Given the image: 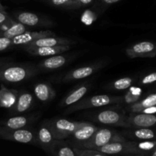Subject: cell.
<instances>
[{
  "mask_svg": "<svg viewBox=\"0 0 156 156\" xmlns=\"http://www.w3.org/2000/svg\"><path fill=\"white\" fill-rule=\"evenodd\" d=\"M79 2H80L81 5H88L91 4L93 0H79Z\"/></svg>",
  "mask_w": 156,
  "mask_h": 156,
  "instance_id": "obj_35",
  "label": "cell"
},
{
  "mask_svg": "<svg viewBox=\"0 0 156 156\" xmlns=\"http://www.w3.org/2000/svg\"><path fill=\"white\" fill-rule=\"evenodd\" d=\"M13 46L12 39L0 37V52L5 51Z\"/></svg>",
  "mask_w": 156,
  "mask_h": 156,
  "instance_id": "obj_31",
  "label": "cell"
},
{
  "mask_svg": "<svg viewBox=\"0 0 156 156\" xmlns=\"http://www.w3.org/2000/svg\"><path fill=\"white\" fill-rule=\"evenodd\" d=\"M97 149L102 153L113 155V154H118L122 152L124 149V145L120 142H113L101 147H98Z\"/></svg>",
  "mask_w": 156,
  "mask_h": 156,
  "instance_id": "obj_24",
  "label": "cell"
},
{
  "mask_svg": "<svg viewBox=\"0 0 156 156\" xmlns=\"http://www.w3.org/2000/svg\"><path fill=\"white\" fill-rule=\"evenodd\" d=\"M56 36L54 33L49 30H40V31H27L24 34L18 35L15 37L12 38V44L13 46H26L38 39L47 37Z\"/></svg>",
  "mask_w": 156,
  "mask_h": 156,
  "instance_id": "obj_9",
  "label": "cell"
},
{
  "mask_svg": "<svg viewBox=\"0 0 156 156\" xmlns=\"http://www.w3.org/2000/svg\"><path fill=\"white\" fill-rule=\"evenodd\" d=\"M140 98L139 94H136L133 91H132L131 90H129V91L127 92V94H125V97L123 98V100L125 101V103L128 104H132V103H136L137 102V101L139 100V98Z\"/></svg>",
  "mask_w": 156,
  "mask_h": 156,
  "instance_id": "obj_30",
  "label": "cell"
},
{
  "mask_svg": "<svg viewBox=\"0 0 156 156\" xmlns=\"http://www.w3.org/2000/svg\"><path fill=\"white\" fill-rule=\"evenodd\" d=\"M142 112L145 113V114H154V113H156V106L150 107V108H145V109L143 110Z\"/></svg>",
  "mask_w": 156,
  "mask_h": 156,
  "instance_id": "obj_34",
  "label": "cell"
},
{
  "mask_svg": "<svg viewBox=\"0 0 156 156\" xmlns=\"http://www.w3.org/2000/svg\"><path fill=\"white\" fill-rule=\"evenodd\" d=\"M29 54L38 56H51L61 54L68 51L70 45L57 46V47H23Z\"/></svg>",
  "mask_w": 156,
  "mask_h": 156,
  "instance_id": "obj_12",
  "label": "cell"
},
{
  "mask_svg": "<svg viewBox=\"0 0 156 156\" xmlns=\"http://www.w3.org/2000/svg\"><path fill=\"white\" fill-rule=\"evenodd\" d=\"M50 126L56 139H63L73 135L76 129L85 124L87 122L70 121L67 119L58 118L50 120Z\"/></svg>",
  "mask_w": 156,
  "mask_h": 156,
  "instance_id": "obj_3",
  "label": "cell"
},
{
  "mask_svg": "<svg viewBox=\"0 0 156 156\" xmlns=\"http://www.w3.org/2000/svg\"><path fill=\"white\" fill-rule=\"evenodd\" d=\"M29 29H30V27H28V26L24 25V24H21L18 21H14V22L11 24L10 27H8L6 30L0 32V37L12 39V38L18 36L21 34L28 31Z\"/></svg>",
  "mask_w": 156,
  "mask_h": 156,
  "instance_id": "obj_20",
  "label": "cell"
},
{
  "mask_svg": "<svg viewBox=\"0 0 156 156\" xmlns=\"http://www.w3.org/2000/svg\"><path fill=\"white\" fill-rule=\"evenodd\" d=\"M125 53L129 58L154 57L156 56V43L142 41L126 49Z\"/></svg>",
  "mask_w": 156,
  "mask_h": 156,
  "instance_id": "obj_5",
  "label": "cell"
},
{
  "mask_svg": "<svg viewBox=\"0 0 156 156\" xmlns=\"http://www.w3.org/2000/svg\"><path fill=\"white\" fill-rule=\"evenodd\" d=\"M90 156H104L103 155H102V154H99V153H96V154H94V155H92Z\"/></svg>",
  "mask_w": 156,
  "mask_h": 156,
  "instance_id": "obj_38",
  "label": "cell"
},
{
  "mask_svg": "<svg viewBox=\"0 0 156 156\" xmlns=\"http://www.w3.org/2000/svg\"><path fill=\"white\" fill-rule=\"evenodd\" d=\"M48 2L52 5L64 9H76L82 6L79 0H48Z\"/></svg>",
  "mask_w": 156,
  "mask_h": 156,
  "instance_id": "obj_25",
  "label": "cell"
},
{
  "mask_svg": "<svg viewBox=\"0 0 156 156\" xmlns=\"http://www.w3.org/2000/svg\"><path fill=\"white\" fill-rule=\"evenodd\" d=\"M18 94L17 90L8 88L2 84L0 85V108L11 109L16 103Z\"/></svg>",
  "mask_w": 156,
  "mask_h": 156,
  "instance_id": "obj_14",
  "label": "cell"
},
{
  "mask_svg": "<svg viewBox=\"0 0 156 156\" xmlns=\"http://www.w3.org/2000/svg\"><path fill=\"white\" fill-rule=\"evenodd\" d=\"M151 156H156V150H155V151H154V152H153L152 155H151Z\"/></svg>",
  "mask_w": 156,
  "mask_h": 156,
  "instance_id": "obj_39",
  "label": "cell"
},
{
  "mask_svg": "<svg viewBox=\"0 0 156 156\" xmlns=\"http://www.w3.org/2000/svg\"><path fill=\"white\" fill-rule=\"evenodd\" d=\"M29 119L24 116H15L0 122V125L9 129H24L28 125Z\"/></svg>",
  "mask_w": 156,
  "mask_h": 156,
  "instance_id": "obj_23",
  "label": "cell"
},
{
  "mask_svg": "<svg viewBox=\"0 0 156 156\" xmlns=\"http://www.w3.org/2000/svg\"><path fill=\"white\" fill-rule=\"evenodd\" d=\"M135 137L141 140H151L155 137V133L148 128H139L133 132Z\"/></svg>",
  "mask_w": 156,
  "mask_h": 156,
  "instance_id": "obj_27",
  "label": "cell"
},
{
  "mask_svg": "<svg viewBox=\"0 0 156 156\" xmlns=\"http://www.w3.org/2000/svg\"><path fill=\"white\" fill-rule=\"evenodd\" d=\"M154 106H156V93L149 94L143 100L132 104L128 108V110L132 113H139L142 112L145 108Z\"/></svg>",
  "mask_w": 156,
  "mask_h": 156,
  "instance_id": "obj_22",
  "label": "cell"
},
{
  "mask_svg": "<svg viewBox=\"0 0 156 156\" xmlns=\"http://www.w3.org/2000/svg\"><path fill=\"white\" fill-rule=\"evenodd\" d=\"M35 97L43 103H47L53 100L56 96V92L49 83H38L34 88Z\"/></svg>",
  "mask_w": 156,
  "mask_h": 156,
  "instance_id": "obj_15",
  "label": "cell"
},
{
  "mask_svg": "<svg viewBox=\"0 0 156 156\" xmlns=\"http://www.w3.org/2000/svg\"><path fill=\"white\" fill-rule=\"evenodd\" d=\"M156 146V142L148 141V140H145V142H141L138 143L137 148L140 150L142 151H149L154 149Z\"/></svg>",
  "mask_w": 156,
  "mask_h": 156,
  "instance_id": "obj_29",
  "label": "cell"
},
{
  "mask_svg": "<svg viewBox=\"0 0 156 156\" xmlns=\"http://www.w3.org/2000/svg\"><path fill=\"white\" fill-rule=\"evenodd\" d=\"M130 126L137 128H149L156 124V116L143 112L133 113L127 117Z\"/></svg>",
  "mask_w": 156,
  "mask_h": 156,
  "instance_id": "obj_10",
  "label": "cell"
},
{
  "mask_svg": "<svg viewBox=\"0 0 156 156\" xmlns=\"http://www.w3.org/2000/svg\"><path fill=\"white\" fill-rule=\"evenodd\" d=\"M88 88L89 86L87 85H80L78 88H76L71 93H70L67 97L63 99L61 105H60L61 107H62V108L70 107L71 105H73L74 104L77 103L84 97L86 93L88 91Z\"/></svg>",
  "mask_w": 156,
  "mask_h": 156,
  "instance_id": "obj_18",
  "label": "cell"
},
{
  "mask_svg": "<svg viewBox=\"0 0 156 156\" xmlns=\"http://www.w3.org/2000/svg\"><path fill=\"white\" fill-rule=\"evenodd\" d=\"M38 138L43 145H49L55 138L53 130L50 126V120L43 122L38 132Z\"/></svg>",
  "mask_w": 156,
  "mask_h": 156,
  "instance_id": "obj_21",
  "label": "cell"
},
{
  "mask_svg": "<svg viewBox=\"0 0 156 156\" xmlns=\"http://www.w3.org/2000/svg\"><path fill=\"white\" fill-rule=\"evenodd\" d=\"M132 79L130 77H124L116 80L111 84V87L113 89L118 90V91H122V90L128 89L131 87L132 84Z\"/></svg>",
  "mask_w": 156,
  "mask_h": 156,
  "instance_id": "obj_28",
  "label": "cell"
},
{
  "mask_svg": "<svg viewBox=\"0 0 156 156\" xmlns=\"http://www.w3.org/2000/svg\"><path fill=\"white\" fill-rule=\"evenodd\" d=\"M156 82V72L151 73L150 74L147 75L145 77L142 78L141 80V84L142 85H150Z\"/></svg>",
  "mask_w": 156,
  "mask_h": 156,
  "instance_id": "obj_32",
  "label": "cell"
},
{
  "mask_svg": "<svg viewBox=\"0 0 156 156\" xmlns=\"http://www.w3.org/2000/svg\"><path fill=\"white\" fill-rule=\"evenodd\" d=\"M96 120L98 122L106 125L124 126L129 127V124L127 122V117L123 114H119L113 110H106L99 112L96 115Z\"/></svg>",
  "mask_w": 156,
  "mask_h": 156,
  "instance_id": "obj_7",
  "label": "cell"
},
{
  "mask_svg": "<svg viewBox=\"0 0 156 156\" xmlns=\"http://www.w3.org/2000/svg\"><path fill=\"white\" fill-rule=\"evenodd\" d=\"M98 129L99 128L94 125L90 124V123H86L85 124L75 130L73 133V136L77 141H88Z\"/></svg>",
  "mask_w": 156,
  "mask_h": 156,
  "instance_id": "obj_19",
  "label": "cell"
},
{
  "mask_svg": "<svg viewBox=\"0 0 156 156\" xmlns=\"http://www.w3.org/2000/svg\"><path fill=\"white\" fill-rule=\"evenodd\" d=\"M119 1H120V0H102L103 3H105V4H106V5L114 4V3L118 2H119Z\"/></svg>",
  "mask_w": 156,
  "mask_h": 156,
  "instance_id": "obj_36",
  "label": "cell"
},
{
  "mask_svg": "<svg viewBox=\"0 0 156 156\" xmlns=\"http://www.w3.org/2000/svg\"><path fill=\"white\" fill-rule=\"evenodd\" d=\"M102 64H96V65H90L87 66L80 67V68L73 69L66 74L62 79V82H67L72 81L80 80V79L87 78L96 73L98 69L102 66Z\"/></svg>",
  "mask_w": 156,
  "mask_h": 156,
  "instance_id": "obj_11",
  "label": "cell"
},
{
  "mask_svg": "<svg viewBox=\"0 0 156 156\" xmlns=\"http://www.w3.org/2000/svg\"><path fill=\"white\" fill-rule=\"evenodd\" d=\"M58 156H75V154L70 148L64 146L58 150Z\"/></svg>",
  "mask_w": 156,
  "mask_h": 156,
  "instance_id": "obj_33",
  "label": "cell"
},
{
  "mask_svg": "<svg viewBox=\"0 0 156 156\" xmlns=\"http://www.w3.org/2000/svg\"><path fill=\"white\" fill-rule=\"evenodd\" d=\"M0 138L21 143H29L35 140V135L28 129H13L0 126Z\"/></svg>",
  "mask_w": 156,
  "mask_h": 156,
  "instance_id": "obj_4",
  "label": "cell"
},
{
  "mask_svg": "<svg viewBox=\"0 0 156 156\" xmlns=\"http://www.w3.org/2000/svg\"><path fill=\"white\" fill-rule=\"evenodd\" d=\"M7 62H8V61L6 60V59H0V67H1L2 66L4 65V64L7 63Z\"/></svg>",
  "mask_w": 156,
  "mask_h": 156,
  "instance_id": "obj_37",
  "label": "cell"
},
{
  "mask_svg": "<svg viewBox=\"0 0 156 156\" xmlns=\"http://www.w3.org/2000/svg\"><path fill=\"white\" fill-rule=\"evenodd\" d=\"M36 73L37 70L29 66L13 65L7 62L0 67V82L19 83L29 79Z\"/></svg>",
  "mask_w": 156,
  "mask_h": 156,
  "instance_id": "obj_1",
  "label": "cell"
},
{
  "mask_svg": "<svg viewBox=\"0 0 156 156\" xmlns=\"http://www.w3.org/2000/svg\"><path fill=\"white\" fill-rule=\"evenodd\" d=\"M67 58L61 54L51 56L41 61L38 66V68L44 71H52L61 68L66 64Z\"/></svg>",
  "mask_w": 156,
  "mask_h": 156,
  "instance_id": "obj_17",
  "label": "cell"
},
{
  "mask_svg": "<svg viewBox=\"0 0 156 156\" xmlns=\"http://www.w3.org/2000/svg\"><path fill=\"white\" fill-rule=\"evenodd\" d=\"M122 139L113 130L109 129H99L87 141L89 145L95 147H101L113 142H121Z\"/></svg>",
  "mask_w": 156,
  "mask_h": 156,
  "instance_id": "obj_6",
  "label": "cell"
},
{
  "mask_svg": "<svg viewBox=\"0 0 156 156\" xmlns=\"http://www.w3.org/2000/svg\"><path fill=\"white\" fill-rule=\"evenodd\" d=\"M34 98L31 93L27 91L19 92L16 103L11 108V111L16 114H21L28 111L33 105Z\"/></svg>",
  "mask_w": 156,
  "mask_h": 156,
  "instance_id": "obj_16",
  "label": "cell"
},
{
  "mask_svg": "<svg viewBox=\"0 0 156 156\" xmlns=\"http://www.w3.org/2000/svg\"><path fill=\"white\" fill-rule=\"evenodd\" d=\"M15 19L17 21L28 26V27H47L53 24L49 20L41 18L37 14L30 12H21L15 14Z\"/></svg>",
  "mask_w": 156,
  "mask_h": 156,
  "instance_id": "obj_8",
  "label": "cell"
},
{
  "mask_svg": "<svg viewBox=\"0 0 156 156\" xmlns=\"http://www.w3.org/2000/svg\"><path fill=\"white\" fill-rule=\"evenodd\" d=\"M123 100L122 97L108 95V94H99L94 95L91 98H88L84 100L80 101L78 103L74 104L65 111L66 114L74 112L80 110L88 109V108H99V107L106 106L111 104L119 103Z\"/></svg>",
  "mask_w": 156,
  "mask_h": 156,
  "instance_id": "obj_2",
  "label": "cell"
},
{
  "mask_svg": "<svg viewBox=\"0 0 156 156\" xmlns=\"http://www.w3.org/2000/svg\"><path fill=\"white\" fill-rule=\"evenodd\" d=\"M75 41L68 38L58 37L56 36L47 37L38 39L23 47H57V46L70 45L75 44Z\"/></svg>",
  "mask_w": 156,
  "mask_h": 156,
  "instance_id": "obj_13",
  "label": "cell"
},
{
  "mask_svg": "<svg viewBox=\"0 0 156 156\" xmlns=\"http://www.w3.org/2000/svg\"><path fill=\"white\" fill-rule=\"evenodd\" d=\"M15 20L12 19L8 13L2 5L0 3V32L6 30L11 24L14 22Z\"/></svg>",
  "mask_w": 156,
  "mask_h": 156,
  "instance_id": "obj_26",
  "label": "cell"
}]
</instances>
